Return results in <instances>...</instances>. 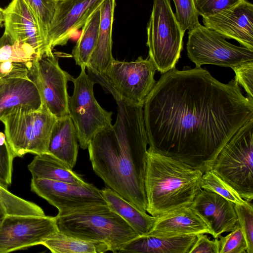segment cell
I'll list each match as a JSON object with an SVG mask.
<instances>
[{"mask_svg":"<svg viewBox=\"0 0 253 253\" xmlns=\"http://www.w3.org/2000/svg\"><path fill=\"white\" fill-rule=\"evenodd\" d=\"M148 149L204 173L253 118V100L235 80L223 84L201 67L162 74L143 107Z\"/></svg>","mask_w":253,"mask_h":253,"instance_id":"1","label":"cell"},{"mask_svg":"<svg viewBox=\"0 0 253 253\" xmlns=\"http://www.w3.org/2000/svg\"><path fill=\"white\" fill-rule=\"evenodd\" d=\"M117 105V116L110 128L97 133L88 145L93 171L106 185L146 212L145 176L148 141L142 106L122 98L108 84Z\"/></svg>","mask_w":253,"mask_h":253,"instance_id":"2","label":"cell"},{"mask_svg":"<svg viewBox=\"0 0 253 253\" xmlns=\"http://www.w3.org/2000/svg\"><path fill=\"white\" fill-rule=\"evenodd\" d=\"M202 171L148 149L145 176L146 212L158 217L189 207L202 190Z\"/></svg>","mask_w":253,"mask_h":253,"instance_id":"3","label":"cell"},{"mask_svg":"<svg viewBox=\"0 0 253 253\" xmlns=\"http://www.w3.org/2000/svg\"><path fill=\"white\" fill-rule=\"evenodd\" d=\"M58 231L82 239L102 242L118 253L139 235L107 205L81 209L55 216Z\"/></svg>","mask_w":253,"mask_h":253,"instance_id":"4","label":"cell"},{"mask_svg":"<svg viewBox=\"0 0 253 253\" xmlns=\"http://www.w3.org/2000/svg\"><path fill=\"white\" fill-rule=\"evenodd\" d=\"M253 118L242 126L220 151L211 169L245 200L253 199Z\"/></svg>","mask_w":253,"mask_h":253,"instance_id":"5","label":"cell"},{"mask_svg":"<svg viewBox=\"0 0 253 253\" xmlns=\"http://www.w3.org/2000/svg\"><path fill=\"white\" fill-rule=\"evenodd\" d=\"M57 118L45 105L38 110L17 108L0 121L4 126L6 141L16 157L27 153H48L51 134Z\"/></svg>","mask_w":253,"mask_h":253,"instance_id":"6","label":"cell"},{"mask_svg":"<svg viewBox=\"0 0 253 253\" xmlns=\"http://www.w3.org/2000/svg\"><path fill=\"white\" fill-rule=\"evenodd\" d=\"M183 33L170 0H154L147 28L149 58L164 74L175 68L183 48Z\"/></svg>","mask_w":253,"mask_h":253,"instance_id":"7","label":"cell"},{"mask_svg":"<svg viewBox=\"0 0 253 253\" xmlns=\"http://www.w3.org/2000/svg\"><path fill=\"white\" fill-rule=\"evenodd\" d=\"M81 68L79 76L72 80L74 91L69 96L68 109L77 132L80 146L85 149L97 133L112 126V113L99 104L93 92L96 83L86 73L85 66Z\"/></svg>","mask_w":253,"mask_h":253,"instance_id":"8","label":"cell"},{"mask_svg":"<svg viewBox=\"0 0 253 253\" xmlns=\"http://www.w3.org/2000/svg\"><path fill=\"white\" fill-rule=\"evenodd\" d=\"M187 55L196 65L230 67L253 61V50L227 42L214 30L201 24L188 31Z\"/></svg>","mask_w":253,"mask_h":253,"instance_id":"9","label":"cell"},{"mask_svg":"<svg viewBox=\"0 0 253 253\" xmlns=\"http://www.w3.org/2000/svg\"><path fill=\"white\" fill-rule=\"evenodd\" d=\"M156 70L149 58L143 59L139 56L131 62L114 59L105 74L99 76L121 98L132 104L143 106L156 83Z\"/></svg>","mask_w":253,"mask_h":253,"instance_id":"10","label":"cell"},{"mask_svg":"<svg viewBox=\"0 0 253 253\" xmlns=\"http://www.w3.org/2000/svg\"><path fill=\"white\" fill-rule=\"evenodd\" d=\"M30 78L51 114L57 119L69 115L67 84L73 77L61 69L53 52L33 60Z\"/></svg>","mask_w":253,"mask_h":253,"instance_id":"11","label":"cell"},{"mask_svg":"<svg viewBox=\"0 0 253 253\" xmlns=\"http://www.w3.org/2000/svg\"><path fill=\"white\" fill-rule=\"evenodd\" d=\"M31 188L58 210L57 215H65L90 206L107 205L100 190L87 182L76 184L32 178Z\"/></svg>","mask_w":253,"mask_h":253,"instance_id":"12","label":"cell"},{"mask_svg":"<svg viewBox=\"0 0 253 253\" xmlns=\"http://www.w3.org/2000/svg\"><path fill=\"white\" fill-rule=\"evenodd\" d=\"M57 231L55 216L7 215L0 228V253L41 245Z\"/></svg>","mask_w":253,"mask_h":253,"instance_id":"13","label":"cell"},{"mask_svg":"<svg viewBox=\"0 0 253 253\" xmlns=\"http://www.w3.org/2000/svg\"><path fill=\"white\" fill-rule=\"evenodd\" d=\"M4 32L10 43L17 40L31 45L38 58L52 53L34 10L25 0H11L4 9Z\"/></svg>","mask_w":253,"mask_h":253,"instance_id":"14","label":"cell"},{"mask_svg":"<svg viewBox=\"0 0 253 253\" xmlns=\"http://www.w3.org/2000/svg\"><path fill=\"white\" fill-rule=\"evenodd\" d=\"M105 0H58L47 33L50 48L63 45Z\"/></svg>","mask_w":253,"mask_h":253,"instance_id":"15","label":"cell"},{"mask_svg":"<svg viewBox=\"0 0 253 253\" xmlns=\"http://www.w3.org/2000/svg\"><path fill=\"white\" fill-rule=\"evenodd\" d=\"M204 26L224 38L232 39L253 50V5L242 0L238 5L207 17Z\"/></svg>","mask_w":253,"mask_h":253,"instance_id":"16","label":"cell"},{"mask_svg":"<svg viewBox=\"0 0 253 253\" xmlns=\"http://www.w3.org/2000/svg\"><path fill=\"white\" fill-rule=\"evenodd\" d=\"M235 204L221 196L202 189L189 206L211 229L214 238L233 230L238 223Z\"/></svg>","mask_w":253,"mask_h":253,"instance_id":"17","label":"cell"},{"mask_svg":"<svg viewBox=\"0 0 253 253\" xmlns=\"http://www.w3.org/2000/svg\"><path fill=\"white\" fill-rule=\"evenodd\" d=\"M212 234L203 220L190 207H184L157 217L148 235L179 236Z\"/></svg>","mask_w":253,"mask_h":253,"instance_id":"18","label":"cell"},{"mask_svg":"<svg viewBox=\"0 0 253 253\" xmlns=\"http://www.w3.org/2000/svg\"><path fill=\"white\" fill-rule=\"evenodd\" d=\"M42 105L40 94L32 80L11 79L0 84V120L14 109L35 111Z\"/></svg>","mask_w":253,"mask_h":253,"instance_id":"19","label":"cell"},{"mask_svg":"<svg viewBox=\"0 0 253 253\" xmlns=\"http://www.w3.org/2000/svg\"><path fill=\"white\" fill-rule=\"evenodd\" d=\"M115 0H105L100 7V22L96 47L86 66L88 74L103 76L114 59L112 55V28Z\"/></svg>","mask_w":253,"mask_h":253,"instance_id":"20","label":"cell"},{"mask_svg":"<svg viewBox=\"0 0 253 253\" xmlns=\"http://www.w3.org/2000/svg\"><path fill=\"white\" fill-rule=\"evenodd\" d=\"M196 239V235H138L128 242L118 253H189Z\"/></svg>","mask_w":253,"mask_h":253,"instance_id":"21","label":"cell"},{"mask_svg":"<svg viewBox=\"0 0 253 253\" xmlns=\"http://www.w3.org/2000/svg\"><path fill=\"white\" fill-rule=\"evenodd\" d=\"M78 142L77 132L69 115L57 119L51 134L48 153L73 169L77 160Z\"/></svg>","mask_w":253,"mask_h":253,"instance_id":"22","label":"cell"},{"mask_svg":"<svg viewBox=\"0 0 253 253\" xmlns=\"http://www.w3.org/2000/svg\"><path fill=\"white\" fill-rule=\"evenodd\" d=\"M109 209L120 216L139 235L147 234L153 227L157 217L139 210L109 187L100 190Z\"/></svg>","mask_w":253,"mask_h":253,"instance_id":"23","label":"cell"},{"mask_svg":"<svg viewBox=\"0 0 253 253\" xmlns=\"http://www.w3.org/2000/svg\"><path fill=\"white\" fill-rule=\"evenodd\" d=\"M32 178L82 184L86 182L67 165L50 153L36 155L28 165Z\"/></svg>","mask_w":253,"mask_h":253,"instance_id":"24","label":"cell"},{"mask_svg":"<svg viewBox=\"0 0 253 253\" xmlns=\"http://www.w3.org/2000/svg\"><path fill=\"white\" fill-rule=\"evenodd\" d=\"M53 253H103L110 251L102 242L82 239L57 231L41 244Z\"/></svg>","mask_w":253,"mask_h":253,"instance_id":"25","label":"cell"},{"mask_svg":"<svg viewBox=\"0 0 253 253\" xmlns=\"http://www.w3.org/2000/svg\"><path fill=\"white\" fill-rule=\"evenodd\" d=\"M100 8L96 10L82 27L81 35L72 51L76 64L86 67L97 43L100 22Z\"/></svg>","mask_w":253,"mask_h":253,"instance_id":"26","label":"cell"},{"mask_svg":"<svg viewBox=\"0 0 253 253\" xmlns=\"http://www.w3.org/2000/svg\"><path fill=\"white\" fill-rule=\"evenodd\" d=\"M0 202L4 207L8 215H45L43 210L40 206L14 195L1 184Z\"/></svg>","mask_w":253,"mask_h":253,"instance_id":"27","label":"cell"},{"mask_svg":"<svg viewBox=\"0 0 253 253\" xmlns=\"http://www.w3.org/2000/svg\"><path fill=\"white\" fill-rule=\"evenodd\" d=\"M200 185L202 189L215 193L235 205H245L250 202L243 199L229 184L211 169L203 173Z\"/></svg>","mask_w":253,"mask_h":253,"instance_id":"28","label":"cell"},{"mask_svg":"<svg viewBox=\"0 0 253 253\" xmlns=\"http://www.w3.org/2000/svg\"><path fill=\"white\" fill-rule=\"evenodd\" d=\"M37 57L35 50L29 44L19 40L10 43L3 35L0 38V62L13 60L28 62Z\"/></svg>","mask_w":253,"mask_h":253,"instance_id":"29","label":"cell"},{"mask_svg":"<svg viewBox=\"0 0 253 253\" xmlns=\"http://www.w3.org/2000/svg\"><path fill=\"white\" fill-rule=\"evenodd\" d=\"M176 8V20L184 33L200 25L199 14L195 7L194 0H173Z\"/></svg>","mask_w":253,"mask_h":253,"instance_id":"30","label":"cell"},{"mask_svg":"<svg viewBox=\"0 0 253 253\" xmlns=\"http://www.w3.org/2000/svg\"><path fill=\"white\" fill-rule=\"evenodd\" d=\"M238 224L245 238L247 253H253V207L252 202L245 205H235Z\"/></svg>","mask_w":253,"mask_h":253,"instance_id":"31","label":"cell"},{"mask_svg":"<svg viewBox=\"0 0 253 253\" xmlns=\"http://www.w3.org/2000/svg\"><path fill=\"white\" fill-rule=\"evenodd\" d=\"M36 14L42 33L47 40V33L58 0H25ZM48 41V40H47Z\"/></svg>","mask_w":253,"mask_h":253,"instance_id":"32","label":"cell"},{"mask_svg":"<svg viewBox=\"0 0 253 253\" xmlns=\"http://www.w3.org/2000/svg\"><path fill=\"white\" fill-rule=\"evenodd\" d=\"M225 236L218 238V253H247V245L239 225Z\"/></svg>","mask_w":253,"mask_h":253,"instance_id":"33","label":"cell"},{"mask_svg":"<svg viewBox=\"0 0 253 253\" xmlns=\"http://www.w3.org/2000/svg\"><path fill=\"white\" fill-rule=\"evenodd\" d=\"M15 157L5 134L0 131V184L7 188L11 183L13 161Z\"/></svg>","mask_w":253,"mask_h":253,"instance_id":"34","label":"cell"},{"mask_svg":"<svg viewBox=\"0 0 253 253\" xmlns=\"http://www.w3.org/2000/svg\"><path fill=\"white\" fill-rule=\"evenodd\" d=\"M33 61L28 62L13 60L0 62V84L11 79L32 80L30 68Z\"/></svg>","mask_w":253,"mask_h":253,"instance_id":"35","label":"cell"},{"mask_svg":"<svg viewBox=\"0 0 253 253\" xmlns=\"http://www.w3.org/2000/svg\"><path fill=\"white\" fill-rule=\"evenodd\" d=\"M195 7L199 15L207 17L220 11L230 9L242 0H194Z\"/></svg>","mask_w":253,"mask_h":253,"instance_id":"36","label":"cell"},{"mask_svg":"<svg viewBox=\"0 0 253 253\" xmlns=\"http://www.w3.org/2000/svg\"><path fill=\"white\" fill-rule=\"evenodd\" d=\"M235 73L234 80L247 93V97L253 100V61H247L232 68Z\"/></svg>","mask_w":253,"mask_h":253,"instance_id":"37","label":"cell"},{"mask_svg":"<svg viewBox=\"0 0 253 253\" xmlns=\"http://www.w3.org/2000/svg\"><path fill=\"white\" fill-rule=\"evenodd\" d=\"M211 240L207 234L197 235V239L189 253H218V239Z\"/></svg>","mask_w":253,"mask_h":253,"instance_id":"38","label":"cell"},{"mask_svg":"<svg viewBox=\"0 0 253 253\" xmlns=\"http://www.w3.org/2000/svg\"><path fill=\"white\" fill-rule=\"evenodd\" d=\"M7 215H8V214L6 209L0 202V228Z\"/></svg>","mask_w":253,"mask_h":253,"instance_id":"39","label":"cell"},{"mask_svg":"<svg viewBox=\"0 0 253 253\" xmlns=\"http://www.w3.org/2000/svg\"><path fill=\"white\" fill-rule=\"evenodd\" d=\"M4 20V9L0 7V27Z\"/></svg>","mask_w":253,"mask_h":253,"instance_id":"40","label":"cell"}]
</instances>
